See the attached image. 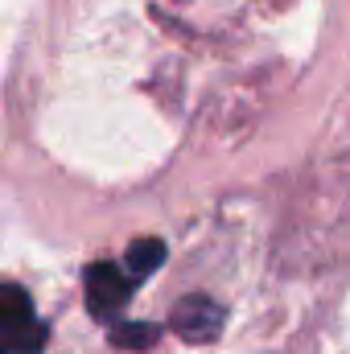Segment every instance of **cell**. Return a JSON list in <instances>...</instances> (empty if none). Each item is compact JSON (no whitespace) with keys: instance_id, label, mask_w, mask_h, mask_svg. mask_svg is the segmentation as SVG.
Wrapping results in <instances>:
<instances>
[{"instance_id":"2","label":"cell","mask_w":350,"mask_h":354,"mask_svg":"<svg viewBox=\"0 0 350 354\" xmlns=\"http://www.w3.org/2000/svg\"><path fill=\"white\" fill-rule=\"evenodd\" d=\"M223 322H227V309H223L219 301L202 297V292L181 297L174 305V313H169V330H174L181 342H190V346L214 342V338L223 334Z\"/></svg>"},{"instance_id":"5","label":"cell","mask_w":350,"mask_h":354,"mask_svg":"<svg viewBox=\"0 0 350 354\" xmlns=\"http://www.w3.org/2000/svg\"><path fill=\"white\" fill-rule=\"evenodd\" d=\"M111 346H124V351H149L157 338H161V326H149V322H116L107 330Z\"/></svg>"},{"instance_id":"4","label":"cell","mask_w":350,"mask_h":354,"mask_svg":"<svg viewBox=\"0 0 350 354\" xmlns=\"http://www.w3.org/2000/svg\"><path fill=\"white\" fill-rule=\"evenodd\" d=\"M161 264H165V243H161V239H136V243L128 248V256H124V272H128L136 284L149 280Z\"/></svg>"},{"instance_id":"3","label":"cell","mask_w":350,"mask_h":354,"mask_svg":"<svg viewBox=\"0 0 350 354\" xmlns=\"http://www.w3.org/2000/svg\"><path fill=\"white\" fill-rule=\"evenodd\" d=\"M83 288H87L91 317L111 322V317L128 305V297H132L136 280H132L120 264H91L87 272H83Z\"/></svg>"},{"instance_id":"1","label":"cell","mask_w":350,"mask_h":354,"mask_svg":"<svg viewBox=\"0 0 350 354\" xmlns=\"http://www.w3.org/2000/svg\"><path fill=\"white\" fill-rule=\"evenodd\" d=\"M46 326L21 284H0V354H42Z\"/></svg>"}]
</instances>
